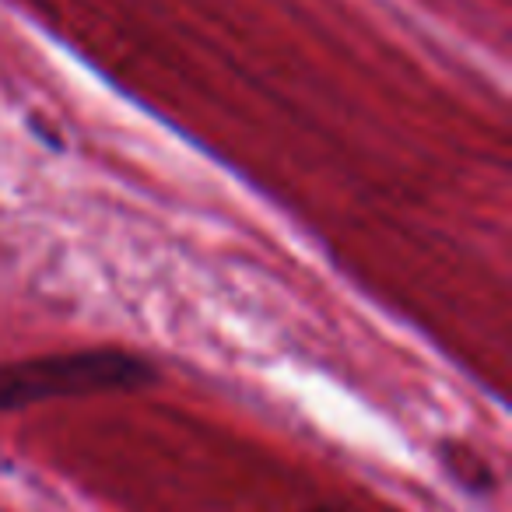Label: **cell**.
I'll use <instances>...</instances> for the list:
<instances>
[{
  "instance_id": "1",
  "label": "cell",
  "mask_w": 512,
  "mask_h": 512,
  "mask_svg": "<svg viewBox=\"0 0 512 512\" xmlns=\"http://www.w3.org/2000/svg\"><path fill=\"white\" fill-rule=\"evenodd\" d=\"M155 365L120 348L67 351L0 362V411H22L43 400L130 393L155 383Z\"/></svg>"
},
{
  "instance_id": "2",
  "label": "cell",
  "mask_w": 512,
  "mask_h": 512,
  "mask_svg": "<svg viewBox=\"0 0 512 512\" xmlns=\"http://www.w3.org/2000/svg\"><path fill=\"white\" fill-rule=\"evenodd\" d=\"M316 512H337V509H316Z\"/></svg>"
}]
</instances>
